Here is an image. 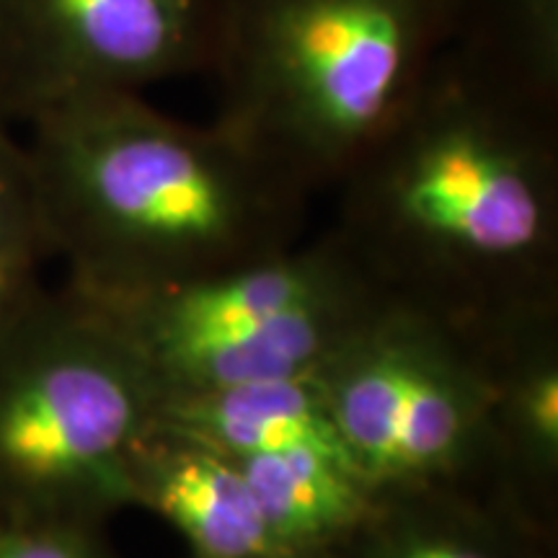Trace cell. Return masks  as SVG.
<instances>
[{
	"label": "cell",
	"mask_w": 558,
	"mask_h": 558,
	"mask_svg": "<svg viewBox=\"0 0 558 558\" xmlns=\"http://www.w3.org/2000/svg\"><path fill=\"white\" fill-rule=\"evenodd\" d=\"M41 239L45 228L29 156L0 140V256L34 251Z\"/></svg>",
	"instance_id": "obj_15"
},
{
	"label": "cell",
	"mask_w": 558,
	"mask_h": 558,
	"mask_svg": "<svg viewBox=\"0 0 558 558\" xmlns=\"http://www.w3.org/2000/svg\"><path fill=\"white\" fill-rule=\"evenodd\" d=\"M448 52L558 107V0H456Z\"/></svg>",
	"instance_id": "obj_14"
},
{
	"label": "cell",
	"mask_w": 558,
	"mask_h": 558,
	"mask_svg": "<svg viewBox=\"0 0 558 558\" xmlns=\"http://www.w3.org/2000/svg\"><path fill=\"white\" fill-rule=\"evenodd\" d=\"M153 373L86 298L0 331V505L24 520L130 505V458L158 416Z\"/></svg>",
	"instance_id": "obj_4"
},
{
	"label": "cell",
	"mask_w": 558,
	"mask_h": 558,
	"mask_svg": "<svg viewBox=\"0 0 558 558\" xmlns=\"http://www.w3.org/2000/svg\"><path fill=\"white\" fill-rule=\"evenodd\" d=\"M311 378L373 488L488 486L492 378L478 326L386 295Z\"/></svg>",
	"instance_id": "obj_5"
},
{
	"label": "cell",
	"mask_w": 558,
	"mask_h": 558,
	"mask_svg": "<svg viewBox=\"0 0 558 558\" xmlns=\"http://www.w3.org/2000/svg\"><path fill=\"white\" fill-rule=\"evenodd\" d=\"M0 558H96V554L65 522L24 520L0 527Z\"/></svg>",
	"instance_id": "obj_16"
},
{
	"label": "cell",
	"mask_w": 558,
	"mask_h": 558,
	"mask_svg": "<svg viewBox=\"0 0 558 558\" xmlns=\"http://www.w3.org/2000/svg\"><path fill=\"white\" fill-rule=\"evenodd\" d=\"M226 0H0V109L209 75Z\"/></svg>",
	"instance_id": "obj_6"
},
{
	"label": "cell",
	"mask_w": 558,
	"mask_h": 558,
	"mask_svg": "<svg viewBox=\"0 0 558 558\" xmlns=\"http://www.w3.org/2000/svg\"><path fill=\"white\" fill-rule=\"evenodd\" d=\"M331 233L390 298L481 326L558 308V107L445 50L333 190Z\"/></svg>",
	"instance_id": "obj_1"
},
{
	"label": "cell",
	"mask_w": 558,
	"mask_h": 558,
	"mask_svg": "<svg viewBox=\"0 0 558 558\" xmlns=\"http://www.w3.org/2000/svg\"><path fill=\"white\" fill-rule=\"evenodd\" d=\"M492 378V478L518 512L546 509L558 486V308L478 326Z\"/></svg>",
	"instance_id": "obj_8"
},
{
	"label": "cell",
	"mask_w": 558,
	"mask_h": 558,
	"mask_svg": "<svg viewBox=\"0 0 558 558\" xmlns=\"http://www.w3.org/2000/svg\"><path fill=\"white\" fill-rule=\"evenodd\" d=\"M130 505L169 520L199 558H288L239 460L153 422L130 458Z\"/></svg>",
	"instance_id": "obj_9"
},
{
	"label": "cell",
	"mask_w": 558,
	"mask_h": 558,
	"mask_svg": "<svg viewBox=\"0 0 558 558\" xmlns=\"http://www.w3.org/2000/svg\"><path fill=\"white\" fill-rule=\"evenodd\" d=\"M239 460L271 538L288 558L344 546L373 509L375 488L357 471L316 450Z\"/></svg>",
	"instance_id": "obj_12"
},
{
	"label": "cell",
	"mask_w": 558,
	"mask_h": 558,
	"mask_svg": "<svg viewBox=\"0 0 558 558\" xmlns=\"http://www.w3.org/2000/svg\"><path fill=\"white\" fill-rule=\"evenodd\" d=\"M388 292L373 279L218 333L153 362L160 396L311 375Z\"/></svg>",
	"instance_id": "obj_10"
},
{
	"label": "cell",
	"mask_w": 558,
	"mask_h": 558,
	"mask_svg": "<svg viewBox=\"0 0 558 558\" xmlns=\"http://www.w3.org/2000/svg\"><path fill=\"white\" fill-rule=\"evenodd\" d=\"M32 122L41 228L73 259L83 298L179 288L300 243L308 194L215 120L96 94Z\"/></svg>",
	"instance_id": "obj_2"
},
{
	"label": "cell",
	"mask_w": 558,
	"mask_h": 558,
	"mask_svg": "<svg viewBox=\"0 0 558 558\" xmlns=\"http://www.w3.org/2000/svg\"><path fill=\"white\" fill-rule=\"evenodd\" d=\"M337 235L300 241L282 254L145 295L90 300L137 349L145 365L194 341L367 282ZM83 298V295H81Z\"/></svg>",
	"instance_id": "obj_7"
},
{
	"label": "cell",
	"mask_w": 558,
	"mask_h": 558,
	"mask_svg": "<svg viewBox=\"0 0 558 558\" xmlns=\"http://www.w3.org/2000/svg\"><path fill=\"white\" fill-rule=\"evenodd\" d=\"M156 422L230 458L316 450L357 471L311 375L166 393Z\"/></svg>",
	"instance_id": "obj_11"
},
{
	"label": "cell",
	"mask_w": 558,
	"mask_h": 558,
	"mask_svg": "<svg viewBox=\"0 0 558 558\" xmlns=\"http://www.w3.org/2000/svg\"><path fill=\"white\" fill-rule=\"evenodd\" d=\"M456 0H226L215 122L305 194L337 190L448 50Z\"/></svg>",
	"instance_id": "obj_3"
},
{
	"label": "cell",
	"mask_w": 558,
	"mask_h": 558,
	"mask_svg": "<svg viewBox=\"0 0 558 558\" xmlns=\"http://www.w3.org/2000/svg\"><path fill=\"white\" fill-rule=\"evenodd\" d=\"M473 488H375L373 509L349 538L365 543L367 558H509L494 535V514L476 505Z\"/></svg>",
	"instance_id": "obj_13"
}]
</instances>
